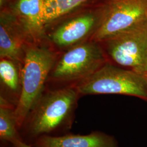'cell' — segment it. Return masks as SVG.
<instances>
[{
	"label": "cell",
	"mask_w": 147,
	"mask_h": 147,
	"mask_svg": "<svg viewBox=\"0 0 147 147\" xmlns=\"http://www.w3.org/2000/svg\"><path fill=\"white\" fill-rule=\"evenodd\" d=\"M106 52L118 65L147 74V20L103 42Z\"/></svg>",
	"instance_id": "6"
},
{
	"label": "cell",
	"mask_w": 147,
	"mask_h": 147,
	"mask_svg": "<svg viewBox=\"0 0 147 147\" xmlns=\"http://www.w3.org/2000/svg\"><path fill=\"white\" fill-rule=\"evenodd\" d=\"M99 8L94 11L75 16L59 25L51 35L58 47H71L89 40L99 25Z\"/></svg>",
	"instance_id": "7"
},
{
	"label": "cell",
	"mask_w": 147,
	"mask_h": 147,
	"mask_svg": "<svg viewBox=\"0 0 147 147\" xmlns=\"http://www.w3.org/2000/svg\"><path fill=\"white\" fill-rule=\"evenodd\" d=\"M100 20L89 39L103 42L147 20V0H102Z\"/></svg>",
	"instance_id": "5"
},
{
	"label": "cell",
	"mask_w": 147,
	"mask_h": 147,
	"mask_svg": "<svg viewBox=\"0 0 147 147\" xmlns=\"http://www.w3.org/2000/svg\"><path fill=\"white\" fill-rule=\"evenodd\" d=\"M89 0H45L42 21L45 29Z\"/></svg>",
	"instance_id": "12"
},
{
	"label": "cell",
	"mask_w": 147,
	"mask_h": 147,
	"mask_svg": "<svg viewBox=\"0 0 147 147\" xmlns=\"http://www.w3.org/2000/svg\"><path fill=\"white\" fill-rule=\"evenodd\" d=\"M45 0H18L14 12L31 43L39 44L45 29L42 21V8Z\"/></svg>",
	"instance_id": "10"
},
{
	"label": "cell",
	"mask_w": 147,
	"mask_h": 147,
	"mask_svg": "<svg viewBox=\"0 0 147 147\" xmlns=\"http://www.w3.org/2000/svg\"><path fill=\"white\" fill-rule=\"evenodd\" d=\"M56 62V53L42 43H30L26 48L21 71V93L15 107L19 131L32 108L42 94Z\"/></svg>",
	"instance_id": "2"
},
{
	"label": "cell",
	"mask_w": 147,
	"mask_h": 147,
	"mask_svg": "<svg viewBox=\"0 0 147 147\" xmlns=\"http://www.w3.org/2000/svg\"><path fill=\"white\" fill-rule=\"evenodd\" d=\"M14 13L3 12L0 20V57L23 63L25 50L30 44Z\"/></svg>",
	"instance_id": "8"
},
{
	"label": "cell",
	"mask_w": 147,
	"mask_h": 147,
	"mask_svg": "<svg viewBox=\"0 0 147 147\" xmlns=\"http://www.w3.org/2000/svg\"><path fill=\"white\" fill-rule=\"evenodd\" d=\"M11 144H12L13 147H32L31 146L20 140L14 141L11 143Z\"/></svg>",
	"instance_id": "14"
},
{
	"label": "cell",
	"mask_w": 147,
	"mask_h": 147,
	"mask_svg": "<svg viewBox=\"0 0 147 147\" xmlns=\"http://www.w3.org/2000/svg\"><path fill=\"white\" fill-rule=\"evenodd\" d=\"M0 139L3 142L11 143L16 140L22 141L18 130L15 107L3 96L0 97Z\"/></svg>",
	"instance_id": "11"
},
{
	"label": "cell",
	"mask_w": 147,
	"mask_h": 147,
	"mask_svg": "<svg viewBox=\"0 0 147 147\" xmlns=\"http://www.w3.org/2000/svg\"><path fill=\"white\" fill-rule=\"evenodd\" d=\"M80 96L74 84L44 89L19 131L22 141L31 145L40 137L69 133Z\"/></svg>",
	"instance_id": "1"
},
{
	"label": "cell",
	"mask_w": 147,
	"mask_h": 147,
	"mask_svg": "<svg viewBox=\"0 0 147 147\" xmlns=\"http://www.w3.org/2000/svg\"><path fill=\"white\" fill-rule=\"evenodd\" d=\"M32 147H118L116 138L102 132L95 131L82 135L68 133L57 136H44L33 142Z\"/></svg>",
	"instance_id": "9"
},
{
	"label": "cell",
	"mask_w": 147,
	"mask_h": 147,
	"mask_svg": "<svg viewBox=\"0 0 147 147\" xmlns=\"http://www.w3.org/2000/svg\"><path fill=\"white\" fill-rule=\"evenodd\" d=\"M18 64L7 58L1 59L0 61L1 83L6 91L16 98L17 104L21 90V74L17 67Z\"/></svg>",
	"instance_id": "13"
},
{
	"label": "cell",
	"mask_w": 147,
	"mask_h": 147,
	"mask_svg": "<svg viewBox=\"0 0 147 147\" xmlns=\"http://www.w3.org/2000/svg\"><path fill=\"white\" fill-rule=\"evenodd\" d=\"M81 95L119 94L147 101V83L143 76L107 62L87 78L75 84Z\"/></svg>",
	"instance_id": "3"
},
{
	"label": "cell",
	"mask_w": 147,
	"mask_h": 147,
	"mask_svg": "<svg viewBox=\"0 0 147 147\" xmlns=\"http://www.w3.org/2000/svg\"><path fill=\"white\" fill-rule=\"evenodd\" d=\"M144 78H145V79H146V82H147V74L145 76H144Z\"/></svg>",
	"instance_id": "15"
},
{
	"label": "cell",
	"mask_w": 147,
	"mask_h": 147,
	"mask_svg": "<svg viewBox=\"0 0 147 147\" xmlns=\"http://www.w3.org/2000/svg\"><path fill=\"white\" fill-rule=\"evenodd\" d=\"M107 62L100 43L89 40L70 47L56 62L50 76L56 82L75 84Z\"/></svg>",
	"instance_id": "4"
}]
</instances>
